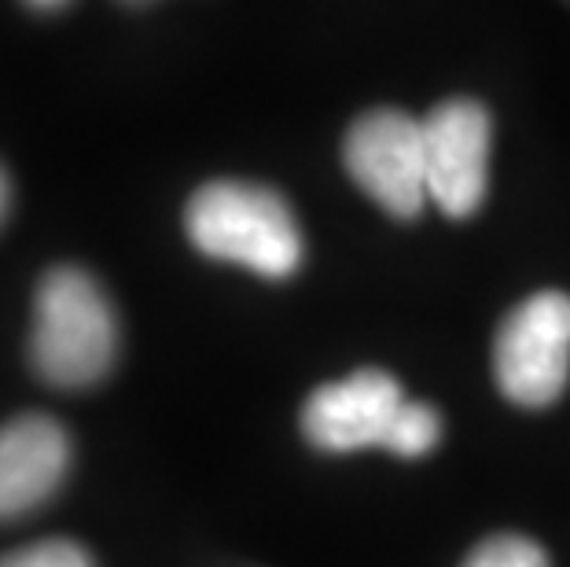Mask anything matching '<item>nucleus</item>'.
I'll list each match as a JSON object with an SVG mask.
<instances>
[{
    "label": "nucleus",
    "mask_w": 570,
    "mask_h": 567,
    "mask_svg": "<svg viewBox=\"0 0 570 567\" xmlns=\"http://www.w3.org/2000/svg\"><path fill=\"white\" fill-rule=\"evenodd\" d=\"M8 199H11V188H8L4 170H0V222H4V214H8Z\"/></svg>",
    "instance_id": "11"
},
{
    "label": "nucleus",
    "mask_w": 570,
    "mask_h": 567,
    "mask_svg": "<svg viewBox=\"0 0 570 567\" xmlns=\"http://www.w3.org/2000/svg\"><path fill=\"white\" fill-rule=\"evenodd\" d=\"M497 388L515 405L541 409L570 380V295L538 292L504 317L493 343Z\"/></svg>",
    "instance_id": "3"
},
{
    "label": "nucleus",
    "mask_w": 570,
    "mask_h": 567,
    "mask_svg": "<svg viewBox=\"0 0 570 567\" xmlns=\"http://www.w3.org/2000/svg\"><path fill=\"white\" fill-rule=\"evenodd\" d=\"M0 567H96L92 557L70 538H45L27 549L0 557Z\"/></svg>",
    "instance_id": "10"
},
{
    "label": "nucleus",
    "mask_w": 570,
    "mask_h": 567,
    "mask_svg": "<svg viewBox=\"0 0 570 567\" xmlns=\"http://www.w3.org/2000/svg\"><path fill=\"white\" fill-rule=\"evenodd\" d=\"M70 472V436L52 417L0 424V520H19L52 498Z\"/></svg>",
    "instance_id": "7"
},
{
    "label": "nucleus",
    "mask_w": 570,
    "mask_h": 567,
    "mask_svg": "<svg viewBox=\"0 0 570 567\" xmlns=\"http://www.w3.org/2000/svg\"><path fill=\"white\" fill-rule=\"evenodd\" d=\"M439 439H442V417L423 402H405L394 420L386 450L397 457H423L439 446Z\"/></svg>",
    "instance_id": "8"
},
{
    "label": "nucleus",
    "mask_w": 570,
    "mask_h": 567,
    "mask_svg": "<svg viewBox=\"0 0 570 567\" xmlns=\"http://www.w3.org/2000/svg\"><path fill=\"white\" fill-rule=\"evenodd\" d=\"M30 8H38V11H56V8H63L67 0H27Z\"/></svg>",
    "instance_id": "12"
},
{
    "label": "nucleus",
    "mask_w": 570,
    "mask_h": 567,
    "mask_svg": "<svg viewBox=\"0 0 570 567\" xmlns=\"http://www.w3.org/2000/svg\"><path fill=\"white\" fill-rule=\"evenodd\" d=\"M118 313L111 299L78 265L45 273L33 303L30 358L45 383L81 391L100 383L118 361Z\"/></svg>",
    "instance_id": "1"
},
{
    "label": "nucleus",
    "mask_w": 570,
    "mask_h": 567,
    "mask_svg": "<svg viewBox=\"0 0 570 567\" xmlns=\"http://www.w3.org/2000/svg\"><path fill=\"white\" fill-rule=\"evenodd\" d=\"M490 115L475 100H445L423 118L428 196L449 218H471L490 185Z\"/></svg>",
    "instance_id": "5"
},
{
    "label": "nucleus",
    "mask_w": 570,
    "mask_h": 567,
    "mask_svg": "<svg viewBox=\"0 0 570 567\" xmlns=\"http://www.w3.org/2000/svg\"><path fill=\"white\" fill-rule=\"evenodd\" d=\"M188 239L206 258L284 281L302 265V228L281 192L247 180H210L185 211Z\"/></svg>",
    "instance_id": "2"
},
{
    "label": "nucleus",
    "mask_w": 570,
    "mask_h": 567,
    "mask_svg": "<svg viewBox=\"0 0 570 567\" xmlns=\"http://www.w3.org/2000/svg\"><path fill=\"white\" fill-rule=\"evenodd\" d=\"M343 163L361 192L394 218H416L428 196L423 123L405 111H368L346 133Z\"/></svg>",
    "instance_id": "4"
},
{
    "label": "nucleus",
    "mask_w": 570,
    "mask_h": 567,
    "mask_svg": "<svg viewBox=\"0 0 570 567\" xmlns=\"http://www.w3.org/2000/svg\"><path fill=\"white\" fill-rule=\"evenodd\" d=\"M464 567H549V557L523 535H493L471 549Z\"/></svg>",
    "instance_id": "9"
},
{
    "label": "nucleus",
    "mask_w": 570,
    "mask_h": 567,
    "mask_svg": "<svg viewBox=\"0 0 570 567\" xmlns=\"http://www.w3.org/2000/svg\"><path fill=\"white\" fill-rule=\"evenodd\" d=\"M405 402L409 398L391 372L361 369L354 377L324 383L309 394L306 409H302V431L317 450L327 453H354L365 446L386 450Z\"/></svg>",
    "instance_id": "6"
}]
</instances>
